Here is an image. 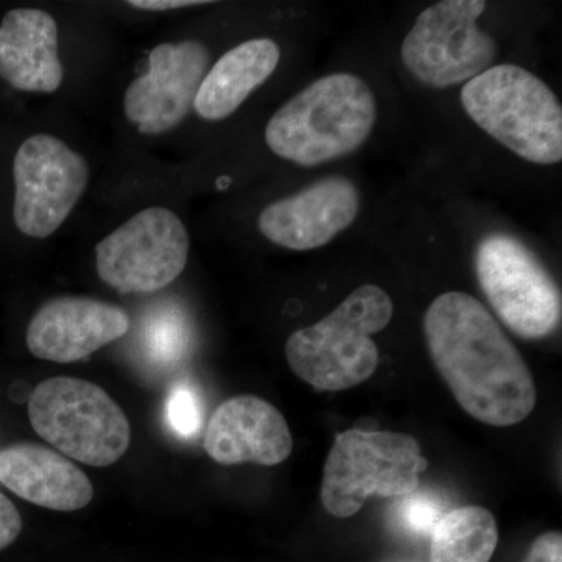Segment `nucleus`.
<instances>
[{
    "label": "nucleus",
    "mask_w": 562,
    "mask_h": 562,
    "mask_svg": "<svg viewBox=\"0 0 562 562\" xmlns=\"http://www.w3.org/2000/svg\"><path fill=\"white\" fill-rule=\"evenodd\" d=\"M166 416L172 430L181 436H192L201 427V406L191 390L177 386L166 403Z\"/></svg>",
    "instance_id": "20"
},
{
    "label": "nucleus",
    "mask_w": 562,
    "mask_h": 562,
    "mask_svg": "<svg viewBox=\"0 0 562 562\" xmlns=\"http://www.w3.org/2000/svg\"><path fill=\"white\" fill-rule=\"evenodd\" d=\"M131 316L113 303L90 297L52 299L33 314L29 350L40 360L76 362L127 335Z\"/></svg>",
    "instance_id": "13"
},
{
    "label": "nucleus",
    "mask_w": 562,
    "mask_h": 562,
    "mask_svg": "<svg viewBox=\"0 0 562 562\" xmlns=\"http://www.w3.org/2000/svg\"><path fill=\"white\" fill-rule=\"evenodd\" d=\"M190 236L171 210L139 211L95 246V268L103 283L121 294H151L184 271Z\"/></svg>",
    "instance_id": "9"
},
{
    "label": "nucleus",
    "mask_w": 562,
    "mask_h": 562,
    "mask_svg": "<svg viewBox=\"0 0 562 562\" xmlns=\"http://www.w3.org/2000/svg\"><path fill=\"white\" fill-rule=\"evenodd\" d=\"M432 364L473 419L512 427L530 416L536 386L522 355L482 302L465 292L438 295L424 316Z\"/></svg>",
    "instance_id": "1"
},
{
    "label": "nucleus",
    "mask_w": 562,
    "mask_h": 562,
    "mask_svg": "<svg viewBox=\"0 0 562 562\" xmlns=\"http://www.w3.org/2000/svg\"><path fill=\"white\" fill-rule=\"evenodd\" d=\"M376 120L375 94L361 77L328 74L276 111L265 139L281 160L313 168L360 149Z\"/></svg>",
    "instance_id": "2"
},
{
    "label": "nucleus",
    "mask_w": 562,
    "mask_h": 562,
    "mask_svg": "<svg viewBox=\"0 0 562 562\" xmlns=\"http://www.w3.org/2000/svg\"><path fill=\"white\" fill-rule=\"evenodd\" d=\"M483 0H441L422 11L402 44V61L420 85L446 90L490 69L497 43L479 27Z\"/></svg>",
    "instance_id": "8"
},
{
    "label": "nucleus",
    "mask_w": 562,
    "mask_h": 562,
    "mask_svg": "<svg viewBox=\"0 0 562 562\" xmlns=\"http://www.w3.org/2000/svg\"><path fill=\"white\" fill-rule=\"evenodd\" d=\"M442 516L441 505L431 495L416 494V492L405 497L398 514L406 531L420 536L431 535L432 528Z\"/></svg>",
    "instance_id": "19"
},
{
    "label": "nucleus",
    "mask_w": 562,
    "mask_h": 562,
    "mask_svg": "<svg viewBox=\"0 0 562 562\" xmlns=\"http://www.w3.org/2000/svg\"><path fill=\"white\" fill-rule=\"evenodd\" d=\"M22 519L16 506L0 494V550L7 549L21 535Z\"/></svg>",
    "instance_id": "21"
},
{
    "label": "nucleus",
    "mask_w": 562,
    "mask_h": 562,
    "mask_svg": "<svg viewBox=\"0 0 562 562\" xmlns=\"http://www.w3.org/2000/svg\"><path fill=\"white\" fill-rule=\"evenodd\" d=\"M27 413L44 441L92 468L114 464L131 446V422L95 383L72 376L44 380L33 390Z\"/></svg>",
    "instance_id": "6"
},
{
    "label": "nucleus",
    "mask_w": 562,
    "mask_h": 562,
    "mask_svg": "<svg viewBox=\"0 0 562 562\" xmlns=\"http://www.w3.org/2000/svg\"><path fill=\"white\" fill-rule=\"evenodd\" d=\"M0 77L18 91L49 94L61 87L58 27L49 13L16 9L5 14L0 24Z\"/></svg>",
    "instance_id": "16"
},
{
    "label": "nucleus",
    "mask_w": 562,
    "mask_h": 562,
    "mask_svg": "<svg viewBox=\"0 0 562 562\" xmlns=\"http://www.w3.org/2000/svg\"><path fill=\"white\" fill-rule=\"evenodd\" d=\"M0 483L22 501L52 512H79L94 497L87 473L38 443H14L0 452Z\"/></svg>",
    "instance_id": "15"
},
{
    "label": "nucleus",
    "mask_w": 562,
    "mask_h": 562,
    "mask_svg": "<svg viewBox=\"0 0 562 562\" xmlns=\"http://www.w3.org/2000/svg\"><path fill=\"white\" fill-rule=\"evenodd\" d=\"M202 0H131L128 7L146 11H168L187 9V7L205 5Z\"/></svg>",
    "instance_id": "23"
},
{
    "label": "nucleus",
    "mask_w": 562,
    "mask_h": 562,
    "mask_svg": "<svg viewBox=\"0 0 562 562\" xmlns=\"http://www.w3.org/2000/svg\"><path fill=\"white\" fill-rule=\"evenodd\" d=\"M524 562H562L561 532L550 531L532 542Z\"/></svg>",
    "instance_id": "22"
},
{
    "label": "nucleus",
    "mask_w": 562,
    "mask_h": 562,
    "mask_svg": "<svg viewBox=\"0 0 562 562\" xmlns=\"http://www.w3.org/2000/svg\"><path fill=\"white\" fill-rule=\"evenodd\" d=\"M279 63L276 41L257 38L238 44L209 69L192 109L205 121L227 120L272 76Z\"/></svg>",
    "instance_id": "17"
},
{
    "label": "nucleus",
    "mask_w": 562,
    "mask_h": 562,
    "mask_svg": "<svg viewBox=\"0 0 562 562\" xmlns=\"http://www.w3.org/2000/svg\"><path fill=\"white\" fill-rule=\"evenodd\" d=\"M14 224L31 238L54 235L68 220L90 181L81 155L55 136H31L13 161Z\"/></svg>",
    "instance_id": "10"
},
{
    "label": "nucleus",
    "mask_w": 562,
    "mask_h": 562,
    "mask_svg": "<svg viewBox=\"0 0 562 562\" xmlns=\"http://www.w3.org/2000/svg\"><path fill=\"white\" fill-rule=\"evenodd\" d=\"M461 105L484 133L532 165L562 160V106L531 70L497 65L464 83Z\"/></svg>",
    "instance_id": "4"
},
{
    "label": "nucleus",
    "mask_w": 562,
    "mask_h": 562,
    "mask_svg": "<svg viewBox=\"0 0 562 562\" xmlns=\"http://www.w3.org/2000/svg\"><path fill=\"white\" fill-rule=\"evenodd\" d=\"M427 465L413 436L360 428L339 432L325 462L322 505L331 516L346 519L372 495L408 497L419 490Z\"/></svg>",
    "instance_id": "5"
},
{
    "label": "nucleus",
    "mask_w": 562,
    "mask_h": 562,
    "mask_svg": "<svg viewBox=\"0 0 562 562\" xmlns=\"http://www.w3.org/2000/svg\"><path fill=\"white\" fill-rule=\"evenodd\" d=\"M497 542L494 516L482 506H461L432 528L430 562H490Z\"/></svg>",
    "instance_id": "18"
},
{
    "label": "nucleus",
    "mask_w": 562,
    "mask_h": 562,
    "mask_svg": "<svg viewBox=\"0 0 562 562\" xmlns=\"http://www.w3.org/2000/svg\"><path fill=\"white\" fill-rule=\"evenodd\" d=\"M292 446L283 414L255 395L222 402L211 414L203 436V449L222 465H277L290 458Z\"/></svg>",
    "instance_id": "14"
},
{
    "label": "nucleus",
    "mask_w": 562,
    "mask_h": 562,
    "mask_svg": "<svg viewBox=\"0 0 562 562\" xmlns=\"http://www.w3.org/2000/svg\"><path fill=\"white\" fill-rule=\"evenodd\" d=\"M209 66L210 52L199 41L155 47L149 69L133 80L125 92V116L144 135L172 131L194 106Z\"/></svg>",
    "instance_id": "11"
},
{
    "label": "nucleus",
    "mask_w": 562,
    "mask_h": 562,
    "mask_svg": "<svg viewBox=\"0 0 562 562\" xmlns=\"http://www.w3.org/2000/svg\"><path fill=\"white\" fill-rule=\"evenodd\" d=\"M475 272L495 314L524 339H542L561 324L557 281L522 241L491 233L476 246Z\"/></svg>",
    "instance_id": "7"
},
{
    "label": "nucleus",
    "mask_w": 562,
    "mask_h": 562,
    "mask_svg": "<svg viewBox=\"0 0 562 562\" xmlns=\"http://www.w3.org/2000/svg\"><path fill=\"white\" fill-rule=\"evenodd\" d=\"M394 316L390 294L366 283L324 319L292 333L284 346L291 371L322 392L346 391L371 379L380 351L372 336Z\"/></svg>",
    "instance_id": "3"
},
{
    "label": "nucleus",
    "mask_w": 562,
    "mask_h": 562,
    "mask_svg": "<svg viewBox=\"0 0 562 562\" xmlns=\"http://www.w3.org/2000/svg\"><path fill=\"white\" fill-rule=\"evenodd\" d=\"M360 191L346 177H328L261 211L258 228L283 249L306 251L330 244L357 221Z\"/></svg>",
    "instance_id": "12"
}]
</instances>
